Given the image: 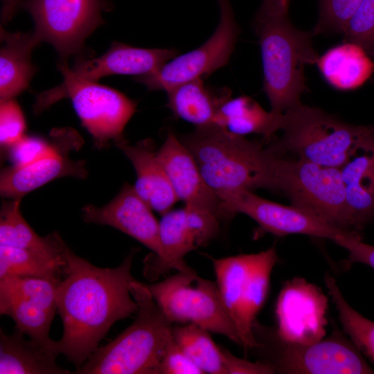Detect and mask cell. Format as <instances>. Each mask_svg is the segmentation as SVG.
I'll use <instances>...</instances> for the list:
<instances>
[{
    "instance_id": "cell-1",
    "label": "cell",
    "mask_w": 374,
    "mask_h": 374,
    "mask_svg": "<svg viewBox=\"0 0 374 374\" xmlns=\"http://www.w3.org/2000/svg\"><path fill=\"white\" fill-rule=\"evenodd\" d=\"M132 250L114 268L96 267L76 255L64 242L63 274L55 288L57 312L63 323V334L55 342L75 368L80 367L98 348L112 326L138 311L130 287Z\"/></svg>"
},
{
    "instance_id": "cell-2",
    "label": "cell",
    "mask_w": 374,
    "mask_h": 374,
    "mask_svg": "<svg viewBox=\"0 0 374 374\" xmlns=\"http://www.w3.org/2000/svg\"><path fill=\"white\" fill-rule=\"evenodd\" d=\"M180 140L217 196L238 189L276 190L278 156L268 146L215 124L196 127Z\"/></svg>"
},
{
    "instance_id": "cell-3",
    "label": "cell",
    "mask_w": 374,
    "mask_h": 374,
    "mask_svg": "<svg viewBox=\"0 0 374 374\" xmlns=\"http://www.w3.org/2000/svg\"><path fill=\"white\" fill-rule=\"evenodd\" d=\"M130 291L138 305L134 322L107 344L98 348L75 373L160 374L162 361L173 341L172 323L145 284L135 279Z\"/></svg>"
},
{
    "instance_id": "cell-4",
    "label": "cell",
    "mask_w": 374,
    "mask_h": 374,
    "mask_svg": "<svg viewBox=\"0 0 374 374\" xmlns=\"http://www.w3.org/2000/svg\"><path fill=\"white\" fill-rule=\"evenodd\" d=\"M254 30L261 49L263 91L271 111L283 114L302 104L301 96L307 89L305 66L319 60L312 35L296 28L283 15L257 13Z\"/></svg>"
},
{
    "instance_id": "cell-5",
    "label": "cell",
    "mask_w": 374,
    "mask_h": 374,
    "mask_svg": "<svg viewBox=\"0 0 374 374\" xmlns=\"http://www.w3.org/2000/svg\"><path fill=\"white\" fill-rule=\"evenodd\" d=\"M283 136L268 148L320 166L340 168L365 142L371 125L347 123L321 109L301 104L283 114Z\"/></svg>"
},
{
    "instance_id": "cell-6",
    "label": "cell",
    "mask_w": 374,
    "mask_h": 374,
    "mask_svg": "<svg viewBox=\"0 0 374 374\" xmlns=\"http://www.w3.org/2000/svg\"><path fill=\"white\" fill-rule=\"evenodd\" d=\"M252 332L256 346L251 350L269 365L274 373L373 374V369L350 339L335 332L312 344L282 339L276 328L255 321Z\"/></svg>"
},
{
    "instance_id": "cell-7",
    "label": "cell",
    "mask_w": 374,
    "mask_h": 374,
    "mask_svg": "<svg viewBox=\"0 0 374 374\" xmlns=\"http://www.w3.org/2000/svg\"><path fill=\"white\" fill-rule=\"evenodd\" d=\"M57 67L63 82L37 96L35 114L68 98L97 148H107L111 142L124 138V129L136 110L137 102L109 87L76 77L66 61H60Z\"/></svg>"
},
{
    "instance_id": "cell-8",
    "label": "cell",
    "mask_w": 374,
    "mask_h": 374,
    "mask_svg": "<svg viewBox=\"0 0 374 374\" xmlns=\"http://www.w3.org/2000/svg\"><path fill=\"white\" fill-rule=\"evenodd\" d=\"M275 181L276 191L285 194L292 205L340 231L355 234L339 168L277 157Z\"/></svg>"
},
{
    "instance_id": "cell-9",
    "label": "cell",
    "mask_w": 374,
    "mask_h": 374,
    "mask_svg": "<svg viewBox=\"0 0 374 374\" xmlns=\"http://www.w3.org/2000/svg\"><path fill=\"white\" fill-rule=\"evenodd\" d=\"M145 285L170 323H193L242 345L217 283L198 276L197 273L179 271Z\"/></svg>"
},
{
    "instance_id": "cell-10",
    "label": "cell",
    "mask_w": 374,
    "mask_h": 374,
    "mask_svg": "<svg viewBox=\"0 0 374 374\" xmlns=\"http://www.w3.org/2000/svg\"><path fill=\"white\" fill-rule=\"evenodd\" d=\"M22 6L33 19L39 41L51 44L60 61L80 54L86 39L104 24L103 0H26Z\"/></svg>"
},
{
    "instance_id": "cell-11",
    "label": "cell",
    "mask_w": 374,
    "mask_h": 374,
    "mask_svg": "<svg viewBox=\"0 0 374 374\" xmlns=\"http://www.w3.org/2000/svg\"><path fill=\"white\" fill-rule=\"evenodd\" d=\"M220 10L217 28L202 46L177 55L151 73L134 79L149 91L164 90L181 83L206 78L226 65L240 33L229 0H216Z\"/></svg>"
},
{
    "instance_id": "cell-12",
    "label": "cell",
    "mask_w": 374,
    "mask_h": 374,
    "mask_svg": "<svg viewBox=\"0 0 374 374\" xmlns=\"http://www.w3.org/2000/svg\"><path fill=\"white\" fill-rule=\"evenodd\" d=\"M221 218L229 220L243 213L258 223L265 232L277 236L303 234L327 238L335 243L350 233L340 231L312 214L293 205L286 206L262 198L251 190L238 189L218 195Z\"/></svg>"
},
{
    "instance_id": "cell-13",
    "label": "cell",
    "mask_w": 374,
    "mask_h": 374,
    "mask_svg": "<svg viewBox=\"0 0 374 374\" xmlns=\"http://www.w3.org/2000/svg\"><path fill=\"white\" fill-rule=\"evenodd\" d=\"M328 298L321 289L296 277L285 283L276 305V330L285 341L312 344L324 338Z\"/></svg>"
},
{
    "instance_id": "cell-14",
    "label": "cell",
    "mask_w": 374,
    "mask_h": 374,
    "mask_svg": "<svg viewBox=\"0 0 374 374\" xmlns=\"http://www.w3.org/2000/svg\"><path fill=\"white\" fill-rule=\"evenodd\" d=\"M151 208L139 196L134 186L125 183L120 192L103 206L87 205L82 208L86 222L108 225L138 240L152 253L147 256L144 265L161 261L164 258L159 222Z\"/></svg>"
},
{
    "instance_id": "cell-15",
    "label": "cell",
    "mask_w": 374,
    "mask_h": 374,
    "mask_svg": "<svg viewBox=\"0 0 374 374\" xmlns=\"http://www.w3.org/2000/svg\"><path fill=\"white\" fill-rule=\"evenodd\" d=\"M82 143V137L71 128L63 143L51 154L26 166L3 168L0 175L1 195L21 199L32 190L60 177L85 179V161H75L69 157V153L78 150Z\"/></svg>"
},
{
    "instance_id": "cell-16",
    "label": "cell",
    "mask_w": 374,
    "mask_h": 374,
    "mask_svg": "<svg viewBox=\"0 0 374 374\" xmlns=\"http://www.w3.org/2000/svg\"><path fill=\"white\" fill-rule=\"evenodd\" d=\"M157 156L179 200L186 206L212 213L221 220V200L204 180L194 157L180 139L170 131Z\"/></svg>"
},
{
    "instance_id": "cell-17",
    "label": "cell",
    "mask_w": 374,
    "mask_h": 374,
    "mask_svg": "<svg viewBox=\"0 0 374 374\" xmlns=\"http://www.w3.org/2000/svg\"><path fill=\"white\" fill-rule=\"evenodd\" d=\"M178 55L175 48H143L114 42L101 56L78 57L70 69L76 77L92 82L111 75L136 77L154 72Z\"/></svg>"
},
{
    "instance_id": "cell-18",
    "label": "cell",
    "mask_w": 374,
    "mask_h": 374,
    "mask_svg": "<svg viewBox=\"0 0 374 374\" xmlns=\"http://www.w3.org/2000/svg\"><path fill=\"white\" fill-rule=\"evenodd\" d=\"M339 169L352 231L361 235L374 222V125L365 142Z\"/></svg>"
},
{
    "instance_id": "cell-19",
    "label": "cell",
    "mask_w": 374,
    "mask_h": 374,
    "mask_svg": "<svg viewBox=\"0 0 374 374\" xmlns=\"http://www.w3.org/2000/svg\"><path fill=\"white\" fill-rule=\"evenodd\" d=\"M114 145L134 168L136 179L134 188L139 196L161 215L171 210L179 199L157 156L154 142L145 139L132 145L124 137Z\"/></svg>"
},
{
    "instance_id": "cell-20",
    "label": "cell",
    "mask_w": 374,
    "mask_h": 374,
    "mask_svg": "<svg viewBox=\"0 0 374 374\" xmlns=\"http://www.w3.org/2000/svg\"><path fill=\"white\" fill-rule=\"evenodd\" d=\"M0 102L14 98L30 84L36 73L31 62L33 48L40 42L34 32L0 30Z\"/></svg>"
},
{
    "instance_id": "cell-21",
    "label": "cell",
    "mask_w": 374,
    "mask_h": 374,
    "mask_svg": "<svg viewBox=\"0 0 374 374\" xmlns=\"http://www.w3.org/2000/svg\"><path fill=\"white\" fill-rule=\"evenodd\" d=\"M166 93V106L173 115L196 127L215 124L221 105L231 93L226 87L214 89L206 85L202 78L177 84Z\"/></svg>"
},
{
    "instance_id": "cell-22",
    "label": "cell",
    "mask_w": 374,
    "mask_h": 374,
    "mask_svg": "<svg viewBox=\"0 0 374 374\" xmlns=\"http://www.w3.org/2000/svg\"><path fill=\"white\" fill-rule=\"evenodd\" d=\"M161 216L159 235L164 258L160 262L143 265L145 278L154 281L170 269L196 273L184 260L186 254L198 247L186 220L185 207L171 209Z\"/></svg>"
},
{
    "instance_id": "cell-23",
    "label": "cell",
    "mask_w": 374,
    "mask_h": 374,
    "mask_svg": "<svg viewBox=\"0 0 374 374\" xmlns=\"http://www.w3.org/2000/svg\"><path fill=\"white\" fill-rule=\"evenodd\" d=\"M15 328L10 335L0 331V374H69L56 362L55 352Z\"/></svg>"
},
{
    "instance_id": "cell-24",
    "label": "cell",
    "mask_w": 374,
    "mask_h": 374,
    "mask_svg": "<svg viewBox=\"0 0 374 374\" xmlns=\"http://www.w3.org/2000/svg\"><path fill=\"white\" fill-rule=\"evenodd\" d=\"M318 68L326 81L339 90L361 86L371 75L373 63L360 46L346 42L319 57Z\"/></svg>"
},
{
    "instance_id": "cell-25",
    "label": "cell",
    "mask_w": 374,
    "mask_h": 374,
    "mask_svg": "<svg viewBox=\"0 0 374 374\" xmlns=\"http://www.w3.org/2000/svg\"><path fill=\"white\" fill-rule=\"evenodd\" d=\"M21 199L3 203L0 212V245L29 250L51 259L62 261L64 240L53 232L39 236L27 223L20 211Z\"/></svg>"
},
{
    "instance_id": "cell-26",
    "label": "cell",
    "mask_w": 374,
    "mask_h": 374,
    "mask_svg": "<svg viewBox=\"0 0 374 374\" xmlns=\"http://www.w3.org/2000/svg\"><path fill=\"white\" fill-rule=\"evenodd\" d=\"M283 114L265 111L256 100L246 96L227 99L221 105L215 124L235 134L256 133L267 141L282 130Z\"/></svg>"
},
{
    "instance_id": "cell-27",
    "label": "cell",
    "mask_w": 374,
    "mask_h": 374,
    "mask_svg": "<svg viewBox=\"0 0 374 374\" xmlns=\"http://www.w3.org/2000/svg\"><path fill=\"white\" fill-rule=\"evenodd\" d=\"M278 260L274 246L257 253L252 260L243 296L239 335L245 350L256 346L252 327L267 299L271 271Z\"/></svg>"
},
{
    "instance_id": "cell-28",
    "label": "cell",
    "mask_w": 374,
    "mask_h": 374,
    "mask_svg": "<svg viewBox=\"0 0 374 374\" xmlns=\"http://www.w3.org/2000/svg\"><path fill=\"white\" fill-rule=\"evenodd\" d=\"M252 256L253 253H242L222 258L211 257L222 301L238 333L243 296Z\"/></svg>"
},
{
    "instance_id": "cell-29",
    "label": "cell",
    "mask_w": 374,
    "mask_h": 374,
    "mask_svg": "<svg viewBox=\"0 0 374 374\" xmlns=\"http://www.w3.org/2000/svg\"><path fill=\"white\" fill-rule=\"evenodd\" d=\"M174 341L204 373L226 374L220 346L209 331L193 323L172 327Z\"/></svg>"
},
{
    "instance_id": "cell-30",
    "label": "cell",
    "mask_w": 374,
    "mask_h": 374,
    "mask_svg": "<svg viewBox=\"0 0 374 374\" xmlns=\"http://www.w3.org/2000/svg\"><path fill=\"white\" fill-rule=\"evenodd\" d=\"M64 265V258L58 261L29 250L0 245V278L32 277L58 283Z\"/></svg>"
},
{
    "instance_id": "cell-31",
    "label": "cell",
    "mask_w": 374,
    "mask_h": 374,
    "mask_svg": "<svg viewBox=\"0 0 374 374\" xmlns=\"http://www.w3.org/2000/svg\"><path fill=\"white\" fill-rule=\"evenodd\" d=\"M0 314L11 317L16 329L58 355L55 350L56 341L49 337L55 314L36 303L21 299L0 303Z\"/></svg>"
},
{
    "instance_id": "cell-32",
    "label": "cell",
    "mask_w": 374,
    "mask_h": 374,
    "mask_svg": "<svg viewBox=\"0 0 374 374\" xmlns=\"http://www.w3.org/2000/svg\"><path fill=\"white\" fill-rule=\"evenodd\" d=\"M325 283L343 329L357 348L374 364V321L362 315L348 304L336 280L330 275H326Z\"/></svg>"
},
{
    "instance_id": "cell-33",
    "label": "cell",
    "mask_w": 374,
    "mask_h": 374,
    "mask_svg": "<svg viewBox=\"0 0 374 374\" xmlns=\"http://www.w3.org/2000/svg\"><path fill=\"white\" fill-rule=\"evenodd\" d=\"M57 283L38 278H0V303L21 299L36 303L55 314V288Z\"/></svg>"
},
{
    "instance_id": "cell-34",
    "label": "cell",
    "mask_w": 374,
    "mask_h": 374,
    "mask_svg": "<svg viewBox=\"0 0 374 374\" xmlns=\"http://www.w3.org/2000/svg\"><path fill=\"white\" fill-rule=\"evenodd\" d=\"M71 130V127L53 129L50 132V139L24 135L5 150L11 166L17 168L26 166L51 154L63 143Z\"/></svg>"
},
{
    "instance_id": "cell-35",
    "label": "cell",
    "mask_w": 374,
    "mask_h": 374,
    "mask_svg": "<svg viewBox=\"0 0 374 374\" xmlns=\"http://www.w3.org/2000/svg\"><path fill=\"white\" fill-rule=\"evenodd\" d=\"M362 0H319V18L313 35L343 33Z\"/></svg>"
},
{
    "instance_id": "cell-36",
    "label": "cell",
    "mask_w": 374,
    "mask_h": 374,
    "mask_svg": "<svg viewBox=\"0 0 374 374\" xmlns=\"http://www.w3.org/2000/svg\"><path fill=\"white\" fill-rule=\"evenodd\" d=\"M342 34L374 57V0H362Z\"/></svg>"
},
{
    "instance_id": "cell-37",
    "label": "cell",
    "mask_w": 374,
    "mask_h": 374,
    "mask_svg": "<svg viewBox=\"0 0 374 374\" xmlns=\"http://www.w3.org/2000/svg\"><path fill=\"white\" fill-rule=\"evenodd\" d=\"M26 125L22 110L14 99L1 101L0 144L3 150L19 141L26 131Z\"/></svg>"
},
{
    "instance_id": "cell-38",
    "label": "cell",
    "mask_w": 374,
    "mask_h": 374,
    "mask_svg": "<svg viewBox=\"0 0 374 374\" xmlns=\"http://www.w3.org/2000/svg\"><path fill=\"white\" fill-rule=\"evenodd\" d=\"M202 373V371L179 348L173 339L162 361L160 374Z\"/></svg>"
},
{
    "instance_id": "cell-39",
    "label": "cell",
    "mask_w": 374,
    "mask_h": 374,
    "mask_svg": "<svg viewBox=\"0 0 374 374\" xmlns=\"http://www.w3.org/2000/svg\"><path fill=\"white\" fill-rule=\"evenodd\" d=\"M226 374H273V368L267 364L257 360L255 362L239 358L229 350L220 346Z\"/></svg>"
},
{
    "instance_id": "cell-40",
    "label": "cell",
    "mask_w": 374,
    "mask_h": 374,
    "mask_svg": "<svg viewBox=\"0 0 374 374\" xmlns=\"http://www.w3.org/2000/svg\"><path fill=\"white\" fill-rule=\"evenodd\" d=\"M348 252V262H359L374 269V246L362 241L361 235L348 234L337 243Z\"/></svg>"
},
{
    "instance_id": "cell-41",
    "label": "cell",
    "mask_w": 374,
    "mask_h": 374,
    "mask_svg": "<svg viewBox=\"0 0 374 374\" xmlns=\"http://www.w3.org/2000/svg\"><path fill=\"white\" fill-rule=\"evenodd\" d=\"M290 0H262L258 12L261 15H287Z\"/></svg>"
},
{
    "instance_id": "cell-42",
    "label": "cell",
    "mask_w": 374,
    "mask_h": 374,
    "mask_svg": "<svg viewBox=\"0 0 374 374\" xmlns=\"http://www.w3.org/2000/svg\"><path fill=\"white\" fill-rule=\"evenodd\" d=\"M21 0H2L1 21L8 22L12 18Z\"/></svg>"
}]
</instances>
